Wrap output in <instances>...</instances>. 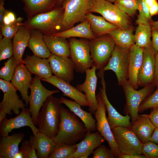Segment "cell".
I'll return each mask as SVG.
<instances>
[{"mask_svg":"<svg viewBox=\"0 0 158 158\" xmlns=\"http://www.w3.org/2000/svg\"><path fill=\"white\" fill-rule=\"evenodd\" d=\"M61 104L60 98L50 95L44 102L37 116L36 125L39 132L51 139L59 130Z\"/></svg>","mask_w":158,"mask_h":158,"instance_id":"2","label":"cell"},{"mask_svg":"<svg viewBox=\"0 0 158 158\" xmlns=\"http://www.w3.org/2000/svg\"><path fill=\"white\" fill-rule=\"evenodd\" d=\"M52 74L70 83L74 79L73 63L70 57H64L51 54L48 58Z\"/></svg>","mask_w":158,"mask_h":158,"instance_id":"18","label":"cell"},{"mask_svg":"<svg viewBox=\"0 0 158 158\" xmlns=\"http://www.w3.org/2000/svg\"><path fill=\"white\" fill-rule=\"evenodd\" d=\"M156 127L151 121L148 114L139 115L132 123L131 128L135 134L142 143L150 141Z\"/></svg>","mask_w":158,"mask_h":158,"instance_id":"26","label":"cell"},{"mask_svg":"<svg viewBox=\"0 0 158 158\" xmlns=\"http://www.w3.org/2000/svg\"><path fill=\"white\" fill-rule=\"evenodd\" d=\"M103 69L99 70L97 73L101 79L102 87L99 88L100 92L106 106L108 114L107 121L111 129L118 127H131L132 123L130 121V116H123L120 114L109 102L106 92V85Z\"/></svg>","mask_w":158,"mask_h":158,"instance_id":"15","label":"cell"},{"mask_svg":"<svg viewBox=\"0 0 158 158\" xmlns=\"http://www.w3.org/2000/svg\"><path fill=\"white\" fill-rule=\"evenodd\" d=\"M154 83L157 87H158V51L156 54L155 70Z\"/></svg>","mask_w":158,"mask_h":158,"instance_id":"49","label":"cell"},{"mask_svg":"<svg viewBox=\"0 0 158 158\" xmlns=\"http://www.w3.org/2000/svg\"><path fill=\"white\" fill-rule=\"evenodd\" d=\"M139 14L136 22L137 24L150 25L153 21L151 16L149 9L144 0H138V9Z\"/></svg>","mask_w":158,"mask_h":158,"instance_id":"39","label":"cell"},{"mask_svg":"<svg viewBox=\"0 0 158 158\" xmlns=\"http://www.w3.org/2000/svg\"><path fill=\"white\" fill-rule=\"evenodd\" d=\"M105 140V139L98 132L87 131L82 140L76 144L77 150L73 155L72 158H88Z\"/></svg>","mask_w":158,"mask_h":158,"instance_id":"21","label":"cell"},{"mask_svg":"<svg viewBox=\"0 0 158 158\" xmlns=\"http://www.w3.org/2000/svg\"><path fill=\"white\" fill-rule=\"evenodd\" d=\"M28 141L36 150L38 158H48L56 145L52 139L40 132L31 135Z\"/></svg>","mask_w":158,"mask_h":158,"instance_id":"27","label":"cell"},{"mask_svg":"<svg viewBox=\"0 0 158 158\" xmlns=\"http://www.w3.org/2000/svg\"><path fill=\"white\" fill-rule=\"evenodd\" d=\"M95 67L93 66L85 71V78L84 83L77 85L76 87L79 91L85 93L88 103L89 110L94 114L96 110L97 102L95 95L97 83V77L96 74Z\"/></svg>","mask_w":158,"mask_h":158,"instance_id":"17","label":"cell"},{"mask_svg":"<svg viewBox=\"0 0 158 158\" xmlns=\"http://www.w3.org/2000/svg\"><path fill=\"white\" fill-rule=\"evenodd\" d=\"M156 52L152 45L144 48L143 61L138 76V86L144 87L154 83Z\"/></svg>","mask_w":158,"mask_h":158,"instance_id":"16","label":"cell"},{"mask_svg":"<svg viewBox=\"0 0 158 158\" xmlns=\"http://www.w3.org/2000/svg\"><path fill=\"white\" fill-rule=\"evenodd\" d=\"M23 133H14L10 135L1 137L0 139V158H14L19 152V145L23 140Z\"/></svg>","mask_w":158,"mask_h":158,"instance_id":"24","label":"cell"},{"mask_svg":"<svg viewBox=\"0 0 158 158\" xmlns=\"http://www.w3.org/2000/svg\"><path fill=\"white\" fill-rule=\"evenodd\" d=\"M31 30L28 47L33 55L42 58L48 59L51 53L44 39V34L36 30Z\"/></svg>","mask_w":158,"mask_h":158,"instance_id":"32","label":"cell"},{"mask_svg":"<svg viewBox=\"0 0 158 158\" xmlns=\"http://www.w3.org/2000/svg\"><path fill=\"white\" fill-rule=\"evenodd\" d=\"M0 89L3 93V99L0 103V121L6 116L12 115V112L18 115L20 109L25 108V105L19 99L16 91L10 81L0 79Z\"/></svg>","mask_w":158,"mask_h":158,"instance_id":"9","label":"cell"},{"mask_svg":"<svg viewBox=\"0 0 158 158\" xmlns=\"http://www.w3.org/2000/svg\"><path fill=\"white\" fill-rule=\"evenodd\" d=\"M60 100L62 104L67 106L69 109L83 123L87 131L93 132L96 130V120L91 112H87L82 109L81 105L75 101L61 97Z\"/></svg>","mask_w":158,"mask_h":158,"instance_id":"28","label":"cell"},{"mask_svg":"<svg viewBox=\"0 0 158 158\" xmlns=\"http://www.w3.org/2000/svg\"><path fill=\"white\" fill-rule=\"evenodd\" d=\"M23 60L24 64L31 73L41 79L48 78L52 75L48 59L28 55Z\"/></svg>","mask_w":158,"mask_h":158,"instance_id":"23","label":"cell"},{"mask_svg":"<svg viewBox=\"0 0 158 158\" xmlns=\"http://www.w3.org/2000/svg\"><path fill=\"white\" fill-rule=\"evenodd\" d=\"M70 57L73 63L75 70L83 73L94 66L90 53V41L82 38H69Z\"/></svg>","mask_w":158,"mask_h":158,"instance_id":"6","label":"cell"},{"mask_svg":"<svg viewBox=\"0 0 158 158\" xmlns=\"http://www.w3.org/2000/svg\"><path fill=\"white\" fill-rule=\"evenodd\" d=\"M14 158H24V155L22 152L19 151L16 155Z\"/></svg>","mask_w":158,"mask_h":158,"instance_id":"57","label":"cell"},{"mask_svg":"<svg viewBox=\"0 0 158 158\" xmlns=\"http://www.w3.org/2000/svg\"><path fill=\"white\" fill-rule=\"evenodd\" d=\"M158 106V87L155 91L151 94L141 104L138 113H142L150 109Z\"/></svg>","mask_w":158,"mask_h":158,"instance_id":"42","label":"cell"},{"mask_svg":"<svg viewBox=\"0 0 158 158\" xmlns=\"http://www.w3.org/2000/svg\"><path fill=\"white\" fill-rule=\"evenodd\" d=\"M23 18L19 17L15 22L9 25H2L0 26L1 35L6 38L11 39L23 25Z\"/></svg>","mask_w":158,"mask_h":158,"instance_id":"40","label":"cell"},{"mask_svg":"<svg viewBox=\"0 0 158 158\" xmlns=\"http://www.w3.org/2000/svg\"><path fill=\"white\" fill-rule=\"evenodd\" d=\"M90 0H63L61 6L64 13L60 31L68 29L76 23L85 19L86 16L89 12Z\"/></svg>","mask_w":158,"mask_h":158,"instance_id":"8","label":"cell"},{"mask_svg":"<svg viewBox=\"0 0 158 158\" xmlns=\"http://www.w3.org/2000/svg\"><path fill=\"white\" fill-rule=\"evenodd\" d=\"M118 158H146L145 156L142 154H122Z\"/></svg>","mask_w":158,"mask_h":158,"instance_id":"50","label":"cell"},{"mask_svg":"<svg viewBox=\"0 0 158 158\" xmlns=\"http://www.w3.org/2000/svg\"><path fill=\"white\" fill-rule=\"evenodd\" d=\"M149 9L150 15L152 17L154 16L158 15V3Z\"/></svg>","mask_w":158,"mask_h":158,"instance_id":"52","label":"cell"},{"mask_svg":"<svg viewBox=\"0 0 158 158\" xmlns=\"http://www.w3.org/2000/svg\"><path fill=\"white\" fill-rule=\"evenodd\" d=\"M6 14L11 23L15 22L17 18H16L15 13L13 12L7 10Z\"/></svg>","mask_w":158,"mask_h":158,"instance_id":"53","label":"cell"},{"mask_svg":"<svg viewBox=\"0 0 158 158\" xmlns=\"http://www.w3.org/2000/svg\"><path fill=\"white\" fill-rule=\"evenodd\" d=\"M126 99V104L124 109V113L130 117L131 123H133L138 116V111L142 102L152 94L155 87L154 83L144 87L137 90L130 85L128 80L122 85Z\"/></svg>","mask_w":158,"mask_h":158,"instance_id":"5","label":"cell"},{"mask_svg":"<svg viewBox=\"0 0 158 158\" xmlns=\"http://www.w3.org/2000/svg\"><path fill=\"white\" fill-rule=\"evenodd\" d=\"M144 49L135 44L129 49L128 80L135 90H137L139 87L138 76L143 61Z\"/></svg>","mask_w":158,"mask_h":158,"instance_id":"22","label":"cell"},{"mask_svg":"<svg viewBox=\"0 0 158 158\" xmlns=\"http://www.w3.org/2000/svg\"><path fill=\"white\" fill-rule=\"evenodd\" d=\"M151 28L158 29V20L157 21H153L150 24Z\"/></svg>","mask_w":158,"mask_h":158,"instance_id":"56","label":"cell"},{"mask_svg":"<svg viewBox=\"0 0 158 158\" xmlns=\"http://www.w3.org/2000/svg\"><path fill=\"white\" fill-rule=\"evenodd\" d=\"M19 151L22 153L24 158H38L36 150L28 140H25L22 141Z\"/></svg>","mask_w":158,"mask_h":158,"instance_id":"44","label":"cell"},{"mask_svg":"<svg viewBox=\"0 0 158 158\" xmlns=\"http://www.w3.org/2000/svg\"><path fill=\"white\" fill-rule=\"evenodd\" d=\"M77 149L76 144L73 145L56 144L48 158H72Z\"/></svg>","mask_w":158,"mask_h":158,"instance_id":"36","label":"cell"},{"mask_svg":"<svg viewBox=\"0 0 158 158\" xmlns=\"http://www.w3.org/2000/svg\"><path fill=\"white\" fill-rule=\"evenodd\" d=\"M134 30V27L126 29L118 28L111 31L109 34L116 45L129 49L135 44Z\"/></svg>","mask_w":158,"mask_h":158,"instance_id":"34","label":"cell"},{"mask_svg":"<svg viewBox=\"0 0 158 158\" xmlns=\"http://www.w3.org/2000/svg\"><path fill=\"white\" fill-rule=\"evenodd\" d=\"M151 28L152 46L157 51H158V29Z\"/></svg>","mask_w":158,"mask_h":158,"instance_id":"47","label":"cell"},{"mask_svg":"<svg viewBox=\"0 0 158 158\" xmlns=\"http://www.w3.org/2000/svg\"><path fill=\"white\" fill-rule=\"evenodd\" d=\"M32 75L24 64H18L11 81L15 88L20 92L22 99L27 106L29 104L28 90L30 88L33 79Z\"/></svg>","mask_w":158,"mask_h":158,"instance_id":"19","label":"cell"},{"mask_svg":"<svg viewBox=\"0 0 158 158\" xmlns=\"http://www.w3.org/2000/svg\"><path fill=\"white\" fill-rule=\"evenodd\" d=\"M111 2H114L116 0H104Z\"/></svg>","mask_w":158,"mask_h":158,"instance_id":"59","label":"cell"},{"mask_svg":"<svg viewBox=\"0 0 158 158\" xmlns=\"http://www.w3.org/2000/svg\"><path fill=\"white\" fill-rule=\"evenodd\" d=\"M150 141L158 145V128H155L151 135Z\"/></svg>","mask_w":158,"mask_h":158,"instance_id":"51","label":"cell"},{"mask_svg":"<svg viewBox=\"0 0 158 158\" xmlns=\"http://www.w3.org/2000/svg\"><path fill=\"white\" fill-rule=\"evenodd\" d=\"M31 116L29 108H25L13 118L8 119L6 117L0 121V136H6L12 130L25 126L29 127L33 135H36L39 131L34 125Z\"/></svg>","mask_w":158,"mask_h":158,"instance_id":"14","label":"cell"},{"mask_svg":"<svg viewBox=\"0 0 158 158\" xmlns=\"http://www.w3.org/2000/svg\"><path fill=\"white\" fill-rule=\"evenodd\" d=\"M96 96L97 106L94 114L96 120V129L107 141L115 158H118L122 153L116 143L111 129L107 121L106 114V105L100 92Z\"/></svg>","mask_w":158,"mask_h":158,"instance_id":"11","label":"cell"},{"mask_svg":"<svg viewBox=\"0 0 158 158\" xmlns=\"http://www.w3.org/2000/svg\"><path fill=\"white\" fill-rule=\"evenodd\" d=\"M138 0H116L114 4L130 17L135 14L138 9Z\"/></svg>","mask_w":158,"mask_h":158,"instance_id":"38","label":"cell"},{"mask_svg":"<svg viewBox=\"0 0 158 158\" xmlns=\"http://www.w3.org/2000/svg\"><path fill=\"white\" fill-rule=\"evenodd\" d=\"M93 158H115L114 153L110 148L101 145L96 148L92 153Z\"/></svg>","mask_w":158,"mask_h":158,"instance_id":"45","label":"cell"},{"mask_svg":"<svg viewBox=\"0 0 158 158\" xmlns=\"http://www.w3.org/2000/svg\"><path fill=\"white\" fill-rule=\"evenodd\" d=\"M134 35L135 44L137 46L144 48L152 45L150 25L138 24Z\"/></svg>","mask_w":158,"mask_h":158,"instance_id":"35","label":"cell"},{"mask_svg":"<svg viewBox=\"0 0 158 158\" xmlns=\"http://www.w3.org/2000/svg\"><path fill=\"white\" fill-rule=\"evenodd\" d=\"M85 19L89 23L92 31L96 37L109 34L111 31L118 28L102 16L95 15L90 12L87 14Z\"/></svg>","mask_w":158,"mask_h":158,"instance_id":"33","label":"cell"},{"mask_svg":"<svg viewBox=\"0 0 158 158\" xmlns=\"http://www.w3.org/2000/svg\"><path fill=\"white\" fill-rule=\"evenodd\" d=\"M52 35L66 39L78 37L89 40L96 37L92 31L89 23L86 19L75 26Z\"/></svg>","mask_w":158,"mask_h":158,"instance_id":"30","label":"cell"},{"mask_svg":"<svg viewBox=\"0 0 158 158\" xmlns=\"http://www.w3.org/2000/svg\"><path fill=\"white\" fill-rule=\"evenodd\" d=\"M149 115L150 118L154 126L158 128V106L152 109Z\"/></svg>","mask_w":158,"mask_h":158,"instance_id":"46","label":"cell"},{"mask_svg":"<svg viewBox=\"0 0 158 158\" xmlns=\"http://www.w3.org/2000/svg\"><path fill=\"white\" fill-rule=\"evenodd\" d=\"M41 80V78L36 75L33 78L29 95V109L35 126L38 114L45 100L50 95L60 92L58 90H48L43 85Z\"/></svg>","mask_w":158,"mask_h":158,"instance_id":"12","label":"cell"},{"mask_svg":"<svg viewBox=\"0 0 158 158\" xmlns=\"http://www.w3.org/2000/svg\"><path fill=\"white\" fill-rule=\"evenodd\" d=\"M142 154L146 158H158V145L150 141L142 143Z\"/></svg>","mask_w":158,"mask_h":158,"instance_id":"43","label":"cell"},{"mask_svg":"<svg viewBox=\"0 0 158 158\" xmlns=\"http://www.w3.org/2000/svg\"><path fill=\"white\" fill-rule=\"evenodd\" d=\"M0 61L9 59L13 56V47L11 39L2 37L0 35Z\"/></svg>","mask_w":158,"mask_h":158,"instance_id":"41","label":"cell"},{"mask_svg":"<svg viewBox=\"0 0 158 158\" xmlns=\"http://www.w3.org/2000/svg\"><path fill=\"white\" fill-rule=\"evenodd\" d=\"M44 39L51 54L62 57H70L69 44L67 39L52 35H44Z\"/></svg>","mask_w":158,"mask_h":158,"instance_id":"29","label":"cell"},{"mask_svg":"<svg viewBox=\"0 0 158 158\" xmlns=\"http://www.w3.org/2000/svg\"><path fill=\"white\" fill-rule=\"evenodd\" d=\"M87 131L83 124L70 110L61 106L59 129L52 139L56 144L73 145L83 139Z\"/></svg>","mask_w":158,"mask_h":158,"instance_id":"1","label":"cell"},{"mask_svg":"<svg viewBox=\"0 0 158 158\" xmlns=\"http://www.w3.org/2000/svg\"><path fill=\"white\" fill-rule=\"evenodd\" d=\"M11 23L10 19L6 13L3 18L2 25H8L11 24Z\"/></svg>","mask_w":158,"mask_h":158,"instance_id":"55","label":"cell"},{"mask_svg":"<svg viewBox=\"0 0 158 158\" xmlns=\"http://www.w3.org/2000/svg\"><path fill=\"white\" fill-rule=\"evenodd\" d=\"M4 0H0V26L2 24V20L4 15L7 10L4 6Z\"/></svg>","mask_w":158,"mask_h":158,"instance_id":"48","label":"cell"},{"mask_svg":"<svg viewBox=\"0 0 158 158\" xmlns=\"http://www.w3.org/2000/svg\"><path fill=\"white\" fill-rule=\"evenodd\" d=\"M30 34V30L22 25L13 38V56L18 64H24L23 56L28 47Z\"/></svg>","mask_w":158,"mask_h":158,"instance_id":"25","label":"cell"},{"mask_svg":"<svg viewBox=\"0 0 158 158\" xmlns=\"http://www.w3.org/2000/svg\"><path fill=\"white\" fill-rule=\"evenodd\" d=\"M144 1L149 9L158 3L157 0H144Z\"/></svg>","mask_w":158,"mask_h":158,"instance_id":"54","label":"cell"},{"mask_svg":"<svg viewBox=\"0 0 158 158\" xmlns=\"http://www.w3.org/2000/svg\"><path fill=\"white\" fill-rule=\"evenodd\" d=\"M129 49L116 45L111 56L103 70H111L115 74L119 85L128 80Z\"/></svg>","mask_w":158,"mask_h":158,"instance_id":"13","label":"cell"},{"mask_svg":"<svg viewBox=\"0 0 158 158\" xmlns=\"http://www.w3.org/2000/svg\"><path fill=\"white\" fill-rule=\"evenodd\" d=\"M88 12L100 14L107 21L119 28L126 29L133 27L130 17L109 1L90 0Z\"/></svg>","mask_w":158,"mask_h":158,"instance_id":"4","label":"cell"},{"mask_svg":"<svg viewBox=\"0 0 158 158\" xmlns=\"http://www.w3.org/2000/svg\"><path fill=\"white\" fill-rule=\"evenodd\" d=\"M64 9L56 6L51 11L28 18L23 25L30 30H36L44 35H51L60 31Z\"/></svg>","mask_w":158,"mask_h":158,"instance_id":"3","label":"cell"},{"mask_svg":"<svg viewBox=\"0 0 158 158\" xmlns=\"http://www.w3.org/2000/svg\"><path fill=\"white\" fill-rule=\"evenodd\" d=\"M90 53L96 70L103 69L108 63L115 48V43L109 34L90 40Z\"/></svg>","mask_w":158,"mask_h":158,"instance_id":"7","label":"cell"},{"mask_svg":"<svg viewBox=\"0 0 158 158\" xmlns=\"http://www.w3.org/2000/svg\"><path fill=\"white\" fill-rule=\"evenodd\" d=\"M63 0H57L56 3L57 6H61Z\"/></svg>","mask_w":158,"mask_h":158,"instance_id":"58","label":"cell"},{"mask_svg":"<svg viewBox=\"0 0 158 158\" xmlns=\"http://www.w3.org/2000/svg\"><path fill=\"white\" fill-rule=\"evenodd\" d=\"M113 136L122 154H142V143L131 127H118L111 129Z\"/></svg>","mask_w":158,"mask_h":158,"instance_id":"10","label":"cell"},{"mask_svg":"<svg viewBox=\"0 0 158 158\" xmlns=\"http://www.w3.org/2000/svg\"><path fill=\"white\" fill-rule=\"evenodd\" d=\"M12 56L4 63V66L0 70V78L6 81H10L18 65Z\"/></svg>","mask_w":158,"mask_h":158,"instance_id":"37","label":"cell"},{"mask_svg":"<svg viewBox=\"0 0 158 158\" xmlns=\"http://www.w3.org/2000/svg\"><path fill=\"white\" fill-rule=\"evenodd\" d=\"M41 80L56 87L63 92V96L71 98L82 107H89L85 94L76 87L71 85L70 83L54 75H52L48 78H42Z\"/></svg>","mask_w":158,"mask_h":158,"instance_id":"20","label":"cell"},{"mask_svg":"<svg viewBox=\"0 0 158 158\" xmlns=\"http://www.w3.org/2000/svg\"><path fill=\"white\" fill-rule=\"evenodd\" d=\"M28 18L51 11L56 6L57 0H22Z\"/></svg>","mask_w":158,"mask_h":158,"instance_id":"31","label":"cell"}]
</instances>
